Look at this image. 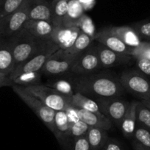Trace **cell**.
I'll return each instance as SVG.
<instances>
[{"label": "cell", "instance_id": "1", "mask_svg": "<svg viewBox=\"0 0 150 150\" xmlns=\"http://www.w3.org/2000/svg\"><path fill=\"white\" fill-rule=\"evenodd\" d=\"M75 92L99 98L119 97L125 92L119 80L106 74L80 75L74 80Z\"/></svg>", "mask_w": 150, "mask_h": 150}, {"label": "cell", "instance_id": "2", "mask_svg": "<svg viewBox=\"0 0 150 150\" xmlns=\"http://www.w3.org/2000/svg\"><path fill=\"white\" fill-rule=\"evenodd\" d=\"M9 38L12 47L14 70L33 57L40 50L44 41L36 39L35 38L24 32H20Z\"/></svg>", "mask_w": 150, "mask_h": 150}, {"label": "cell", "instance_id": "3", "mask_svg": "<svg viewBox=\"0 0 150 150\" xmlns=\"http://www.w3.org/2000/svg\"><path fill=\"white\" fill-rule=\"evenodd\" d=\"M13 91L19 96L20 99L30 107L37 116L44 122V125L52 132L54 129V119L55 110L44 105L40 99L26 91L24 88L16 84L12 85Z\"/></svg>", "mask_w": 150, "mask_h": 150}, {"label": "cell", "instance_id": "4", "mask_svg": "<svg viewBox=\"0 0 150 150\" xmlns=\"http://www.w3.org/2000/svg\"><path fill=\"white\" fill-rule=\"evenodd\" d=\"M33 0H25L18 10L0 20V35L11 38L22 30L29 20V12Z\"/></svg>", "mask_w": 150, "mask_h": 150}, {"label": "cell", "instance_id": "5", "mask_svg": "<svg viewBox=\"0 0 150 150\" xmlns=\"http://www.w3.org/2000/svg\"><path fill=\"white\" fill-rule=\"evenodd\" d=\"M23 88L26 91L35 96L44 105L55 111L65 110L69 105L70 97L60 94L55 89L48 86L40 84Z\"/></svg>", "mask_w": 150, "mask_h": 150}, {"label": "cell", "instance_id": "6", "mask_svg": "<svg viewBox=\"0 0 150 150\" xmlns=\"http://www.w3.org/2000/svg\"><path fill=\"white\" fill-rule=\"evenodd\" d=\"M119 80L125 91L141 100L150 101V82L144 75L135 71H127L121 74Z\"/></svg>", "mask_w": 150, "mask_h": 150}, {"label": "cell", "instance_id": "7", "mask_svg": "<svg viewBox=\"0 0 150 150\" xmlns=\"http://www.w3.org/2000/svg\"><path fill=\"white\" fill-rule=\"evenodd\" d=\"M59 50L60 49L58 47L53 44L50 40L44 41L40 50L33 57L18 66L10 76H13L24 72L41 71L47 60Z\"/></svg>", "mask_w": 150, "mask_h": 150}, {"label": "cell", "instance_id": "8", "mask_svg": "<svg viewBox=\"0 0 150 150\" xmlns=\"http://www.w3.org/2000/svg\"><path fill=\"white\" fill-rule=\"evenodd\" d=\"M96 102L102 113L116 123L119 127L121 122L127 110L129 102L119 97L99 98Z\"/></svg>", "mask_w": 150, "mask_h": 150}, {"label": "cell", "instance_id": "9", "mask_svg": "<svg viewBox=\"0 0 150 150\" xmlns=\"http://www.w3.org/2000/svg\"><path fill=\"white\" fill-rule=\"evenodd\" d=\"M78 57L67 55L59 50L47 60L41 71L45 75H59L70 71Z\"/></svg>", "mask_w": 150, "mask_h": 150}, {"label": "cell", "instance_id": "10", "mask_svg": "<svg viewBox=\"0 0 150 150\" xmlns=\"http://www.w3.org/2000/svg\"><path fill=\"white\" fill-rule=\"evenodd\" d=\"M102 68L96 47H90L83 52L74 64L70 72L79 75H86L92 73Z\"/></svg>", "mask_w": 150, "mask_h": 150}, {"label": "cell", "instance_id": "11", "mask_svg": "<svg viewBox=\"0 0 150 150\" xmlns=\"http://www.w3.org/2000/svg\"><path fill=\"white\" fill-rule=\"evenodd\" d=\"M81 33L76 25H59L54 27L50 41L58 47L60 50H67L73 45L76 39Z\"/></svg>", "mask_w": 150, "mask_h": 150}, {"label": "cell", "instance_id": "12", "mask_svg": "<svg viewBox=\"0 0 150 150\" xmlns=\"http://www.w3.org/2000/svg\"><path fill=\"white\" fill-rule=\"evenodd\" d=\"M93 40L112 51L132 56L133 48L126 45L116 35L111 33L108 27L96 33Z\"/></svg>", "mask_w": 150, "mask_h": 150}, {"label": "cell", "instance_id": "13", "mask_svg": "<svg viewBox=\"0 0 150 150\" xmlns=\"http://www.w3.org/2000/svg\"><path fill=\"white\" fill-rule=\"evenodd\" d=\"M55 26L50 21L29 19L21 32L27 33L40 41H48Z\"/></svg>", "mask_w": 150, "mask_h": 150}, {"label": "cell", "instance_id": "14", "mask_svg": "<svg viewBox=\"0 0 150 150\" xmlns=\"http://www.w3.org/2000/svg\"><path fill=\"white\" fill-rule=\"evenodd\" d=\"M96 47L102 68H109L127 64L130 61L131 59L134 58L132 56L129 54L112 51L102 44H99V45L96 46Z\"/></svg>", "mask_w": 150, "mask_h": 150}, {"label": "cell", "instance_id": "15", "mask_svg": "<svg viewBox=\"0 0 150 150\" xmlns=\"http://www.w3.org/2000/svg\"><path fill=\"white\" fill-rule=\"evenodd\" d=\"M14 71V60L9 38L0 39V73L10 76Z\"/></svg>", "mask_w": 150, "mask_h": 150}, {"label": "cell", "instance_id": "16", "mask_svg": "<svg viewBox=\"0 0 150 150\" xmlns=\"http://www.w3.org/2000/svg\"><path fill=\"white\" fill-rule=\"evenodd\" d=\"M71 125L64 110L55 112L54 119V129L52 133L60 144L66 145L69 139V131Z\"/></svg>", "mask_w": 150, "mask_h": 150}, {"label": "cell", "instance_id": "17", "mask_svg": "<svg viewBox=\"0 0 150 150\" xmlns=\"http://www.w3.org/2000/svg\"><path fill=\"white\" fill-rule=\"evenodd\" d=\"M77 110L80 120L90 127L101 128L107 131L112 127V121L104 114H98L80 108H77Z\"/></svg>", "mask_w": 150, "mask_h": 150}, {"label": "cell", "instance_id": "18", "mask_svg": "<svg viewBox=\"0 0 150 150\" xmlns=\"http://www.w3.org/2000/svg\"><path fill=\"white\" fill-rule=\"evenodd\" d=\"M108 30L120 38L126 45L129 47H137L143 42L137 32L132 27L120 26V27H110Z\"/></svg>", "mask_w": 150, "mask_h": 150}, {"label": "cell", "instance_id": "19", "mask_svg": "<svg viewBox=\"0 0 150 150\" xmlns=\"http://www.w3.org/2000/svg\"><path fill=\"white\" fill-rule=\"evenodd\" d=\"M139 102H129L128 109L121 122L119 128L127 138H132L134 135L137 122V108Z\"/></svg>", "mask_w": 150, "mask_h": 150}, {"label": "cell", "instance_id": "20", "mask_svg": "<svg viewBox=\"0 0 150 150\" xmlns=\"http://www.w3.org/2000/svg\"><path fill=\"white\" fill-rule=\"evenodd\" d=\"M29 19L52 21V5L47 0H33Z\"/></svg>", "mask_w": 150, "mask_h": 150}, {"label": "cell", "instance_id": "21", "mask_svg": "<svg viewBox=\"0 0 150 150\" xmlns=\"http://www.w3.org/2000/svg\"><path fill=\"white\" fill-rule=\"evenodd\" d=\"M69 105L74 108L86 110L98 113V114H103L100 111L97 102L79 92H75L69 98Z\"/></svg>", "mask_w": 150, "mask_h": 150}, {"label": "cell", "instance_id": "22", "mask_svg": "<svg viewBox=\"0 0 150 150\" xmlns=\"http://www.w3.org/2000/svg\"><path fill=\"white\" fill-rule=\"evenodd\" d=\"M86 138L92 150H102L108 139L107 131L98 127H90Z\"/></svg>", "mask_w": 150, "mask_h": 150}, {"label": "cell", "instance_id": "23", "mask_svg": "<svg viewBox=\"0 0 150 150\" xmlns=\"http://www.w3.org/2000/svg\"><path fill=\"white\" fill-rule=\"evenodd\" d=\"M42 75L44 74L41 71H38L24 72L13 76H10L9 77L14 84L23 87H27V86L41 84Z\"/></svg>", "mask_w": 150, "mask_h": 150}, {"label": "cell", "instance_id": "24", "mask_svg": "<svg viewBox=\"0 0 150 150\" xmlns=\"http://www.w3.org/2000/svg\"><path fill=\"white\" fill-rule=\"evenodd\" d=\"M93 41V39L92 38L81 32L71 47H69L67 50H61L64 54L67 55L79 57L83 52L86 51L88 47H91V44Z\"/></svg>", "mask_w": 150, "mask_h": 150}, {"label": "cell", "instance_id": "25", "mask_svg": "<svg viewBox=\"0 0 150 150\" xmlns=\"http://www.w3.org/2000/svg\"><path fill=\"white\" fill-rule=\"evenodd\" d=\"M52 5V22L54 26L62 25L68 13L69 1L54 0Z\"/></svg>", "mask_w": 150, "mask_h": 150}, {"label": "cell", "instance_id": "26", "mask_svg": "<svg viewBox=\"0 0 150 150\" xmlns=\"http://www.w3.org/2000/svg\"><path fill=\"white\" fill-rule=\"evenodd\" d=\"M85 14V11L78 0L69 1L68 13L63 21V25H76L80 18Z\"/></svg>", "mask_w": 150, "mask_h": 150}, {"label": "cell", "instance_id": "27", "mask_svg": "<svg viewBox=\"0 0 150 150\" xmlns=\"http://www.w3.org/2000/svg\"><path fill=\"white\" fill-rule=\"evenodd\" d=\"M24 1L25 0H0V20L15 12Z\"/></svg>", "mask_w": 150, "mask_h": 150}, {"label": "cell", "instance_id": "28", "mask_svg": "<svg viewBox=\"0 0 150 150\" xmlns=\"http://www.w3.org/2000/svg\"><path fill=\"white\" fill-rule=\"evenodd\" d=\"M89 128H90V127L81 120L78 121L76 123L71 125L70 131H69V139H68L67 144H69V146H70L71 144L74 140L80 138V137L86 136Z\"/></svg>", "mask_w": 150, "mask_h": 150}, {"label": "cell", "instance_id": "29", "mask_svg": "<svg viewBox=\"0 0 150 150\" xmlns=\"http://www.w3.org/2000/svg\"><path fill=\"white\" fill-rule=\"evenodd\" d=\"M48 86L55 89L60 94L67 97H71L75 93L71 83L66 80H57L50 83Z\"/></svg>", "mask_w": 150, "mask_h": 150}, {"label": "cell", "instance_id": "30", "mask_svg": "<svg viewBox=\"0 0 150 150\" xmlns=\"http://www.w3.org/2000/svg\"><path fill=\"white\" fill-rule=\"evenodd\" d=\"M133 137L137 142L150 149V129L139 124L135 128Z\"/></svg>", "mask_w": 150, "mask_h": 150}, {"label": "cell", "instance_id": "31", "mask_svg": "<svg viewBox=\"0 0 150 150\" xmlns=\"http://www.w3.org/2000/svg\"><path fill=\"white\" fill-rule=\"evenodd\" d=\"M77 27L80 30L82 33L88 35L93 39L96 31H95V26L93 21L88 16L83 14V16L80 18L77 24Z\"/></svg>", "mask_w": 150, "mask_h": 150}, {"label": "cell", "instance_id": "32", "mask_svg": "<svg viewBox=\"0 0 150 150\" xmlns=\"http://www.w3.org/2000/svg\"><path fill=\"white\" fill-rule=\"evenodd\" d=\"M137 122L140 125L150 129V110L141 102L137 108Z\"/></svg>", "mask_w": 150, "mask_h": 150}, {"label": "cell", "instance_id": "33", "mask_svg": "<svg viewBox=\"0 0 150 150\" xmlns=\"http://www.w3.org/2000/svg\"><path fill=\"white\" fill-rule=\"evenodd\" d=\"M141 39L150 41V21H142L134 24L133 27Z\"/></svg>", "mask_w": 150, "mask_h": 150}, {"label": "cell", "instance_id": "34", "mask_svg": "<svg viewBox=\"0 0 150 150\" xmlns=\"http://www.w3.org/2000/svg\"><path fill=\"white\" fill-rule=\"evenodd\" d=\"M132 56L134 58L137 57H144L150 60V41H143L141 45L134 47Z\"/></svg>", "mask_w": 150, "mask_h": 150}, {"label": "cell", "instance_id": "35", "mask_svg": "<svg viewBox=\"0 0 150 150\" xmlns=\"http://www.w3.org/2000/svg\"><path fill=\"white\" fill-rule=\"evenodd\" d=\"M70 150H92L86 136L74 140L70 145Z\"/></svg>", "mask_w": 150, "mask_h": 150}, {"label": "cell", "instance_id": "36", "mask_svg": "<svg viewBox=\"0 0 150 150\" xmlns=\"http://www.w3.org/2000/svg\"><path fill=\"white\" fill-rule=\"evenodd\" d=\"M138 69L146 75L150 76V60L144 57H135Z\"/></svg>", "mask_w": 150, "mask_h": 150}, {"label": "cell", "instance_id": "37", "mask_svg": "<svg viewBox=\"0 0 150 150\" xmlns=\"http://www.w3.org/2000/svg\"><path fill=\"white\" fill-rule=\"evenodd\" d=\"M65 112H66V115H67L68 118H69V120L70 122L71 125H73V124L76 123L78 121H80V117L78 116V112H77V108H74V107L71 106V105H69V106H67V108L65 109Z\"/></svg>", "mask_w": 150, "mask_h": 150}, {"label": "cell", "instance_id": "38", "mask_svg": "<svg viewBox=\"0 0 150 150\" xmlns=\"http://www.w3.org/2000/svg\"><path fill=\"white\" fill-rule=\"evenodd\" d=\"M102 150H122L121 145L115 140L108 138Z\"/></svg>", "mask_w": 150, "mask_h": 150}, {"label": "cell", "instance_id": "39", "mask_svg": "<svg viewBox=\"0 0 150 150\" xmlns=\"http://www.w3.org/2000/svg\"><path fill=\"white\" fill-rule=\"evenodd\" d=\"M83 6L85 11H90L94 7L96 0H78Z\"/></svg>", "mask_w": 150, "mask_h": 150}, {"label": "cell", "instance_id": "40", "mask_svg": "<svg viewBox=\"0 0 150 150\" xmlns=\"http://www.w3.org/2000/svg\"><path fill=\"white\" fill-rule=\"evenodd\" d=\"M0 83L4 85V86H12L13 83L10 79L9 76L4 74L0 73Z\"/></svg>", "mask_w": 150, "mask_h": 150}, {"label": "cell", "instance_id": "41", "mask_svg": "<svg viewBox=\"0 0 150 150\" xmlns=\"http://www.w3.org/2000/svg\"><path fill=\"white\" fill-rule=\"evenodd\" d=\"M132 147H133L134 150H150L149 148H147V147L141 145V144L137 142L136 141L132 142Z\"/></svg>", "mask_w": 150, "mask_h": 150}, {"label": "cell", "instance_id": "42", "mask_svg": "<svg viewBox=\"0 0 150 150\" xmlns=\"http://www.w3.org/2000/svg\"><path fill=\"white\" fill-rule=\"evenodd\" d=\"M141 102L143 104V105H144V106H146V108H148L150 110V101L141 100Z\"/></svg>", "mask_w": 150, "mask_h": 150}, {"label": "cell", "instance_id": "43", "mask_svg": "<svg viewBox=\"0 0 150 150\" xmlns=\"http://www.w3.org/2000/svg\"><path fill=\"white\" fill-rule=\"evenodd\" d=\"M1 87H4V85L2 84V83H0V88Z\"/></svg>", "mask_w": 150, "mask_h": 150}, {"label": "cell", "instance_id": "44", "mask_svg": "<svg viewBox=\"0 0 150 150\" xmlns=\"http://www.w3.org/2000/svg\"><path fill=\"white\" fill-rule=\"evenodd\" d=\"M2 38V36L0 35V39H1V38Z\"/></svg>", "mask_w": 150, "mask_h": 150}, {"label": "cell", "instance_id": "45", "mask_svg": "<svg viewBox=\"0 0 150 150\" xmlns=\"http://www.w3.org/2000/svg\"></svg>", "mask_w": 150, "mask_h": 150}]
</instances>
